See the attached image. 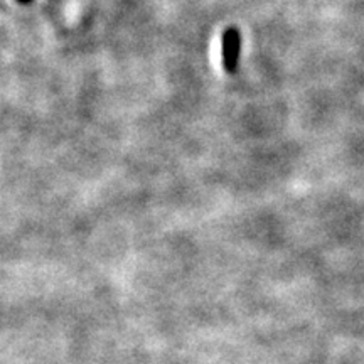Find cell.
Segmentation results:
<instances>
[{
  "mask_svg": "<svg viewBox=\"0 0 364 364\" xmlns=\"http://www.w3.org/2000/svg\"><path fill=\"white\" fill-rule=\"evenodd\" d=\"M239 46H241V36L238 29H226V32L222 34V66L228 75H233L238 68Z\"/></svg>",
  "mask_w": 364,
  "mask_h": 364,
  "instance_id": "1",
  "label": "cell"
},
{
  "mask_svg": "<svg viewBox=\"0 0 364 364\" xmlns=\"http://www.w3.org/2000/svg\"><path fill=\"white\" fill-rule=\"evenodd\" d=\"M17 2H19V4H24V6H25V4H31L32 0H17Z\"/></svg>",
  "mask_w": 364,
  "mask_h": 364,
  "instance_id": "2",
  "label": "cell"
}]
</instances>
